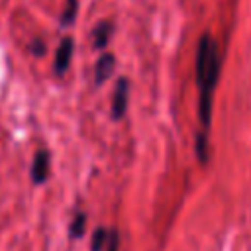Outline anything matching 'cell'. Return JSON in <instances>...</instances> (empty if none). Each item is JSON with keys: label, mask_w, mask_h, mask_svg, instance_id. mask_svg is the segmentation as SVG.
<instances>
[{"label": "cell", "mask_w": 251, "mask_h": 251, "mask_svg": "<svg viewBox=\"0 0 251 251\" xmlns=\"http://www.w3.org/2000/svg\"><path fill=\"white\" fill-rule=\"evenodd\" d=\"M73 49H75V41L73 37H63L57 51H55V61H53V71L55 75H65V71L69 69L71 65V59H73Z\"/></svg>", "instance_id": "cell-1"}, {"label": "cell", "mask_w": 251, "mask_h": 251, "mask_svg": "<svg viewBox=\"0 0 251 251\" xmlns=\"http://www.w3.org/2000/svg\"><path fill=\"white\" fill-rule=\"evenodd\" d=\"M49 163H51V155L47 149H37L31 161V180L33 184H43L49 176Z\"/></svg>", "instance_id": "cell-2"}, {"label": "cell", "mask_w": 251, "mask_h": 251, "mask_svg": "<svg viewBox=\"0 0 251 251\" xmlns=\"http://www.w3.org/2000/svg\"><path fill=\"white\" fill-rule=\"evenodd\" d=\"M127 78H120L116 82V88H114V96H112V116L116 120H120L124 114H126V108H127Z\"/></svg>", "instance_id": "cell-3"}, {"label": "cell", "mask_w": 251, "mask_h": 251, "mask_svg": "<svg viewBox=\"0 0 251 251\" xmlns=\"http://www.w3.org/2000/svg\"><path fill=\"white\" fill-rule=\"evenodd\" d=\"M114 65H116L114 55L112 53H102L96 61V67H94V82L102 84L104 80H108L112 71H114Z\"/></svg>", "instance_id": "cell-4"}, {"label": "cell", "mask_w": 251, "mask_h": 251, "mask_svg": "<svg viewBox=\"0 0 251 251\" xmlns=\"http://www.w3.org/2000/svg\"><path fill=\"white\" fill-rule=\"evenodd\" d=\"M210 35L204 33L200 37V43H198V57H196V78H198V84L202 82L204 78V71H206V65H208V57H210Z\"/></svg>", "instance_id": "cell-5"}, {"label": "cell", "mask_w": 251, "mask_h": 251, "mask_svg": "<svg viewBox=\"0 0 251 251\" xmlns=\"http://www.w3.org/2000/svg\"><path fill=\"white\" fill-rule=\"evenodd\" d=\"M110 33H112V24L110 22H100L94 31H92V39H94V47L96 49H104L110 41Z\"/></svg>", "instance_id": "cell-6"}, {"label": "cell", "mask_w": 251, "mask_h": 251, "mask_svg": "<svg viewBox=\"0 0 251 251\" xmlns=\"http://www.w3.org/2000/svg\"><path fill=\"white\" fill-rule=\"evenodd\" d=\"M84 227H86V214L84 212H76L75 218H73V222H71V226H69V237L71 239L82 237Z\"/></svg>", "instance_id": "cell-7"}, {"label": "cell", "mask_w": 251, "mask_h": 251, "mask_svg": "<svg viewBox=\"0 0 251 251\" xmlns=\"http://www.w3.org/2000/svg\"><path fill=\"white\" fill-rule=\"evenodd\" d=\"M76 14H78V0H67L65 2V8H63V14H61V25L67 27L71 25L75 20H76Z\"/></svg>", "instance_id": "cell-8"}, {"label": "cell", "mask_w": 251, "mask_h": 251, "mask_svg": "<svg viewBox=\"0 0 251 251\" xmlns=\"http://www.w3.org/2000/svg\"><path fill=\"white\" fill-rule=\"evenodd\" d=\"M108 241V231L104 227H98L92 235V241H90V251H102L104 245Z\"/></svg>", "instance_id": "cell-9"}, {"label": "cell", "mask_w": 251, "mask_h": 251, "mask_svg": "<svg viewBox=\"0 0 251 251\" xmlns=\"http://www.w3.org/2000/svg\"><path fill=\"white\" fill-rule=\"evenodd\" d=\"M196 155H198V161L202 165L208 161V149H206V135L204 133L196 135Z\"/></svg>", "instance_id": "cell-10"}, {"label": "cell", "mask_w": 251, "mask_h": 251, "mask_svg": "<svg viewBox=\"0 0 251 251\" xmlns=\"http://www.w3.org/2000/svg\"><path fill=\"white\" fill-rule=\"evenodd\" d=\"M29 51H31V55H35V57H43V55H45V51H47L45 41H43L41 37L31 39V43H29Z\"/></svg>", "instance_id": "cell-11"}, {"label": "cell", "mask_w": 251, "mask_h": 251, "mask_svg": "<svg viewBox=\"0 0 251 251\" xmlns=\"http://www.w3.org/2000/svg\"><path fill=\"white\" fill-rule=\"evenodd\" d=\"M106 251H118V247H120V235H118V231L116 229H112L110 233H108V241H106Z\"/></svg>", "instance_id": "cell-12"}]
</instances>
